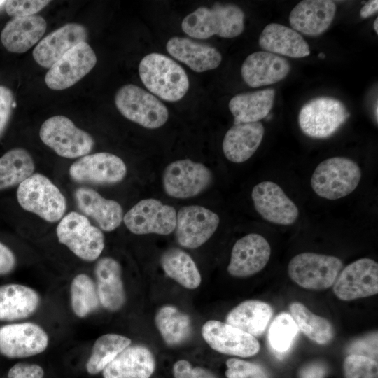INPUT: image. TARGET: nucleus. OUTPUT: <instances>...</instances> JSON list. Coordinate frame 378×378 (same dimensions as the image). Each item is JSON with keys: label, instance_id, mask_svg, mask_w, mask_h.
I'll list each match as a JSON object with an SVG mask.
<instances>
[{"label": "nucleus", "instance_id": "obj_1", "mask_svg": "<svg viewBox=\"0 0 378 378\" xmlns=\"http://www.w3.org/2000/svg\"><path fill=\"white\" fill-rule=\"evenodd\" d=\"M181 28L188 36L197 39H207L214 35L234 38L244 31V13L232 4L202 6L183 18Z\"/></svg>", "mask_w": 378, "mask_h": 378}, {"label": "nucleus", "instance_id": "obj_2", "mask_svg": "<svg viewBox=\"0 0 378 378\" xmlns=\"http://www.w3.org/2000/svg\"><path fill=\"white\" fill-rule=\"evenodd\" d=\"M139 74L145 87L164 101L177 102L189 89V79L183 67L162 54L146 55L139 63Z\"/></svg>", "mask_w": 378, "mask_h": 378}, {"label": "nucleus", "instance_id": "obj_3", "mask_svg": "<svg viewBox=\"0 0 378 378\" xmlns=\"http://www.w3.org/2000/svg\"><path fill=\"white\" fill-rule=\"evenodd\" d=\"M358 164L347 158L332 157L322 161L314 171L311 186L322 198L335 200L351 194L361 178Z\"/></svg>", "mask_w": 378, "mask_h": 378}, {"label": "nucleus", "instance_id": "obj_4", "mask_svg": "<svg viewBox=\"0 0 378 378\" xmlns=\"http://www.w3.org/2000/svg\"><path fill=\"white\" fill-rule=\"evenodd\" d=\"M17 199L26 211L52 223L60 220L66 211V199L59 189L46 176L36 173L22 182Z\"/></svg>", "mask_w": 378, "mask_h": 378}, {"label": "nucleus", "instance_id": "obj_5", "mask_svg": "<svg viewBox=\"0 0 378 378\" xmlns=\"http://www.w3.org/2000/svg\"><path fill=\"white\" fill-rule=\"evenodd\" d=\"M58 241L85 261H94L102 254L105 243L102 230L92 225L84 215L71 211L57 225Z\"/></svg>", "mask_w": 378, "mask_h": 378}, {"label": "nucleus", "instance_id": "obj_6", "mask_svg": "<svg viewBox=\"0 0 378 378\" xmlns=\"http://www.w3.org/2000/svg\"><path fill=\"white\" fill-rule=\"evenodd\" d=\"M115 104L127 119L148 129L160 127L169 117L167 108L159 99L133 84L123 85L117 91Z\"/></svg>", "mask_w": 378, "mask_h": 378}, {"label": "nucleus", "instance_id": "obj_7", "mask_svg": "<svg viewBox=\"0 0 378 378\" xmlns=\"http://www.w3.org/2000/svg\"><path fill=\"white\" fill-rule=\"evenodd\" d=\"M342 268L343 263L337 257L304 252L290 260L288 274L300 287L320 290L332 286Z\"/></svg>", "mask_w": 378, "mask_h": 378}, {"label": "nucleus", "instance_id": "obj_8", "mask_svg": "<svg viewBox=\"0 0 378 378\" xmlns=\"http://www.w3.org/2000/svg\"><path fill=\"white\" fill-rule=\"evenodd\" d=\"M39 136L58 155L66 158L88 155L94 144L89 133L77 127L71 120L62 115L52 116L44 121Z\"/></svg>", "mask_w": 378, "mask_h": 378}, {"label": "nucleus", "instance_id": "obj_9", "mask_svg": "<svg viewBox=\"0 0 378 378\" xmlns=\"http://www.w3.org/2000/svg\"><path fill=\"white\" fill-rule=\"evenodd\" d=\"M349 115L342 102L322 97L309 101L302 107L298 115V123L307 136L326 139L334 134Z\"/></svg>", "mask_w": 378, "mask_h": 378}, {"label": "nucleus", "instance_id": "obj_10", "mask_svg": "<svg viewBox=\"0 0 378 378\" xmlns=\"http://www.w3.org/2000/svg\"><path fill=\"white\" fill-rule=\"evenodd\" d=\"M212 181V172L206 166L190 159L171 162L165 167L162 175L165 192L178 199L200 195L210 186Z\"/></svg>", "mask_w": 378, "mask_h": 378}, {"label": "nucleus", "instance_id": "obj_11", "mask_svg": "<svg viewBox=\"0 0 378 378\" xmlns=\"http://www.w3.org/2000/svg\"><path fill=\"white\" fill-rule=\"evenodd\" d=\"M176 220V209L153 198L141 200L123 216L125 226L136 234H169Z\"/></svg>", "mask_w": 378, "mask_h": 378}, {"label": "nucleus", "instance_id": "obj_12", "mask_svg": "<svg viewBox=\"0 0 378 378\" xmlns=\"http://www.w3.org/2000/svg\"><path fill=\"white\" fill-rule=\"evenodd\" d=\"M49 344V336L38 324L22 322L0 327V354L8 358H24L40 354Z\"/></svg>", "mask_w": 378, "mask_h": 378}, {"label": "nucleus", "instance_id": "obj_13", "mask_svg": "<svg viewBox=\"0 0 378 378\" xmlns=\"http://www.w3.org/2000/svg\"><path fill=\"white\" fill-rule=\"evenodd\" d=\"M333 286L335 296L343 301L367 298L378 293V263L364 258L342 268Z\"/></svg>", "mask_w": 378, "mask_h": 378}, {"label": "nucleus", "instance_id": "obj_14", "mask_svg": "<svg viewBox=\"0 0 378 378\" xmlns=\"http://www.w3.org/2000/svg\"><path fill=\"white\" fill-rule=\"evenodd\" d=\"M97 56L87 42H82L66 52L48 71L45 83L51 90L69 88L86 76L95 66Z\"/></svg>", "mask_w": 378, "mask_h": 378}, {"label": "nucleus", "instance_id": "obj_15", "mask_svg": "<svg viewBox=\"0 0 378 378\" xmlns=\"http://www.w3.org/2000/svg\"><path fill=\"white\" fill-rule=\"evenodd\" d=\"M220 223L218 214L199 205L181 207L176 214L175 236L187 248H196L214 234Z\"/></svg>", "mask_w": 378, "mask_h": 378}, {"label": "nucleus", "instance_id": "obj_16", "mask_svg": "<svg viewBox=\"0 0 378 378\" xmlns=\"http://www.w3.org/2000/svg\"><path fill=\"white\" fill-rule=\"evenodd\" d=\"M126 174L124 161L106 152L85 155L69 168V175L75 181L94 184L116 183L121 181Z\"/></svg>", "mask_w": 378, "mask_h": 378}, {"label": "nucleus", "instance_id": "obj_17", "mask_svg": "<svg viewBox=\"0 0 378 378\" xmlns=\"http://www.w3.org/2000/svg\"><path fill=\"white\" fill-rule=\"evenodd\" d=\"M251 197L256 211L270 223L290 225L298 218L296 204L274 182L265 181L256 184L253 188Z\"/></svg>", "mask_w": 378, "mask_h": 378}, {"label": "nucleus", "instance_id": "obj_18", "mask_svg": "<svg viewBox=\"0 0 378 378\" xmlns=\"http://www.w3.org/2000/svg\"><path fill=\"white\" fill-rule=\"evenodd\" d=\"M202 337L215 351L221 354L250 357L260 350V344L253 336L216 320H209L202 328Z\"/></svg>", "mask_w": 378, "mask_h": 378}, {"label": "nucleus", "instance_id": "obj_19", "mask_svg": "<svg viewBox=\"0 0 378 378\" xmlns=\"http://www.w3.org/2000/svg\"><path fill=\"white\" fill-rule=\"evenodd\" d=\"M270 255V245L264 237L248 234L234 244L227 272L235 277L252 276L266 266Z\"/></svg>", "mask_w": 378, "mask_h": 378}, {"label": "nucleus", "instance_id": "obj_20", "mask_svg": "<svg viewBox=\"0 0 378 378\" xmlns=\"http://www.w3.org/2000/svg\"><path fill=\"white\" fill-rule=\"evenodd\" d=\"M88 38L86 28L78 23H68L42 38L32 55L41 66L50 69L66 52Z\"/></svg>", "mask_w": 378, "mask_h": 378}, {"label": "nucleus", "instance_id": "obj_21", "mask_svg": "<svg viewBox=\"0 0 378 378\" xmlns=\"http://www.w3.org/2000/svg\"><path fill=\"white\" fill-rule=\"evenodd\" d=\"M290 71V65L286 59L266 51L255 52L249 55L241 69L243 80L252 88L281 81Z\"/></svg>", "mask_w": 378, "mask_h": 378}, {"label": "nucleus", "instance_id": "obj_22", "mask_svg": "<svg viewBox=\"0 0 378 378\" xmlns=\"http://www.w3.org/2000/svg\"><path fill=\"white\" fill-rule=\"evenodd\" d=\"M336 5L329 0H304L298 3L289 15L292 29L307 36L323 33L330 25Z\"/></svg>", "mask_w": 378, "mask_h": 378}, {"label": "nucleus", "instance_id": "obj_23", "mask_svg": "<svg viewBox=\"0 0 378 378\" xmlns=\"http://www.w3.org/2000/svg\"><path fill=\"white\" fill-rule=\"evenodd\" d=\"M166 48L174 58L198 73L214 69L222 61L221 54L216 48L188 38L172 37Z\"/></svg>", "mask_w": 378, "mask_h": 378}, {"label": "nucleus", "instance_id": "obj_24", "mask_svg": "<svg viewBox=\"0 0 378 378\" xmlns=\"http://www.w3.org/2000/svg\"><path fill=\"white\" fill-rule=\"evenodd\" d=\"M94 276L100 304L108 311L119 310L125 302L119 262L110 257L101 258L95 265Z\"/></svg>", "mask_w": 378, "mask_h": 378}, {"label": "nucleus", "instance_id": "obj_25", "mask_svg": "<svg viewBox=\"0 0 378 378\" xmlns=\"http://www.w3.org/2000/svg\"><path fill=\"white\" fill-rule=\"evenodd\" d=\"M46 28V21L40 15L13 18L2 29L1 41L9 52L23 53L41 40Z\"/></svg>", "mask_w": 378, "mask_h": 378}, {"label": "nucleus", "instance_id": "obj_26", "mask_svg": "<svg viewBox=\"0 0 378 378\" xmlns=\"http://www.w3.org/2000/svg\"><path fill=\"white\" fill-rule=\"evenodd\" d=\"M264 132L260 122L234 124L223 138L222 147L225 158L234 163L246 161L260 146Z\"/></svg>", "mask_w": 378, "mask_h": 378}, {"label": "nucleus", "instance_id": "obj_27", "mask_svg": "<svg viewBox=\"0 0 378 378\" xmlns=\"http://www.w3.org/2000/svg\"><path fill=\"white\" fill-rule=\"evenodd\" d=\"M79 209L92 218L102 230L107 232L116 229L123 220V211L116 201L103 197L89 188H79L75 192Z\"/></svg>", "mask_w": 378, "mask_h": 378}, {"label": "nucleus", "instance_id": "obj_28", "mask_svg": "<svg viewBox=\"0 0 378 378\" xmlns=\"http://www.w3.org/2000/svg\"><path fill=\"white\" fill-rule=\"evenodd\" d=\"M155 367L148 349L141 345L125 348L102 371L104 378H150Z\"/></svg>", "mask_w": 378, "mask_h": 378}, {"label": "nucleus", "instance_id": "obj_29", "mask_svg": "<svg viewBox=\"0 0 378 378\" xmlns=\"http://www.w3.org/2000/svg\"><path fill=\"white\" fill-rule=\"evenodd\" d=\"M41 297L34 288L18 284L0 286V321L27 318L38 309Z\"/></svg>", "mask_w": 378, "mask_h": 378}, {"label": "nucleus", "instance_id": "obj_30", "mask_svg": "<svg viewBox=\"0 0 378 378\" xmlns=\"http://www.w3.org/2000/svg\"><path fill=\"white\" fill-rule=\"evenodd\" d=\"M258 43L266 52L292 58L309 55L308 43L298 31L277 23L267 24L261 32Z\"/></svg>", "mask_w": 378, "mask_h": 378}, {"label": "nucleus", "instance_id": "obj_31", "mask_svg": "<svg viewBox=\"0 0 378 378\" xmlns=\"http://www.w3.org/2000/svg\"><path fill=\"white\" fill-rule=\"evenodd\" d=\"M275 91L269 88L240 93L229 102V109L234 116V124L255 122L267 117L274 104Z\"/></svg>", "mask_w": 378, "mask_h": 378}, {"label": "nucleus", "instance_id": "obj_32", "mask_svg": "<svg viewBox=\"0 0 378 378\" xmlns=\"http://www.w3.org/2000/svg\"><path fill=\"white\" fill-rule=\"evenodd\" d=\"M273 314L272 307L256 300H246L233 308L226 317V323L254 337L265 330Z\"/></svg>", "mask_w": 378, "mask_h": 378}, {"label": "nucleus", "instance_id": "obj_33", "mask_svg": "<svg viewBox=\"0 0 378 378\" xmlns=\"http://www.w3.org/2000/svg\"><path fill=\"white\" fill-rule=\"evenodd\" d=\"M160 262L166 274L182 286L195 289L200 285V273L186 252L176 248H169L163 253Z\"/></svg>", "mask_w": 378, "mask_h": 378}, {"label": "nucleus", "instance_id": "obj_34", "mask_svg": "<svg viewBox=\"0 0 378 378\" xmlns=\"http://www.w3.org/2000/svg\"><path fill=\"white\" fill-rule=\"evenodd\" d=\"M35 169L30 153L22 148H13L0 158V190L20 185Z\"/></svg>", "mask_w": 378, "mask_h": 378}, {"label": "nucleus", "instance_id": "obj_35", "mask_svg": "<svg viewBox=\"0 0 378 378\" xmlns=\"http://www.w3.org/2000/svg\"><path fill=\"white\" fill-rule=\"evenodd\" d=\"M131 342L130 338L114 333L98 337L85 365L88 373L95 375L102 372Z\"/></svg>", "mask_w": 378, "mask_h": 378}, {"label": "nucleus", "instance_id": "obj_36", "mask_svg": "<svg viewBox=\"0 0 378 378\" xmlns=\"http://www.w3.org/2000/svg\"><path fill=\"white\" fill-rule=\"evenodd\" d=\"M289 309L298 330L311 340L318 344H326L332 340L333 328L326 318L314 314L299 302H292Z\"/></svg>", "mask_w": 378, "mask_h": 378}, {"label": "nucleus", "instance_id": "obj_37", "mask_svg": "<svg viewBox=\"0 0 378 378\" xmlns=\"http://www.w3.org/2000/svg\"><path fill=\"white\" fill-rule=\"evenodd\" d=\"M155 321L163 340L169 345L180 344L190 335L189 316L174 306L166 305L160 308L155 315Z\"/></svg>", "mask_w": 378, "mask_h": 378}, {"label": "nucleus", "instance_id": "obj_38", "mask_svg": "<svg viewBox=\"0 0 378 378\" xmlns=\"http://www.w3.org/2000/svg\"><path fill=\"white\" fill-rule=\"evenodd\" d=\"M70 299L74 314L80 318L95 312L100 304L95 282L85 273L78 274L73 279Z\"/></svg>", "mask_w": 378, "mask_h": 378}, {"label": "nucleus", "instance_id": "obj_39", "mask_svg": "<svg viewBox=\"0 0 378 378\" xmlns=\"http://www.w3.org/2000/svg\"><path fill=\"white\" fill-rule=\"evenodd\" d=\"M298 328L290 316L283 312L271 323L268 331V342L272 351L279 357L290 348L298 334Z\"/></svg>", "mask_w": 378, "mask_h": 378}, {"label": "nucleus", "instance_id": "obj_40", "mask_svg": "<svg viewBox=\"0 0 378 378\" xmlns=\"http://www.w3.org/2000/svg\"><path fill=\"white\" fill-rule=\"evenodd\" d=\"M344 378H378L377 361L369 357L351 354L343 363Z\"/></svg>", "mask_w": 378, "mask_h": 378}, {"label": "nucleus", "instance_id": "obj_41", "mask_svg": "<svg viewBox=\"0 0 378 378\" xmlns=\"http://www.w3.org/2000/svg\"><path fill=\"white\" fill-rule=\"evenodd\" d=\"M227 378H270L260 365L237 358L226 361Z\"/></svg>", "mask_w": 378, "mask_h": 378}, {"label": "nucleus", "instance_id": "obj_42", "mask_svg": "<svg viewBox=\"0 0 378 378\" xmlns=\"http://www.w3.org/2000/svg\"><path fill=\"white\" fill-rule=\"evenodd\" d=\"M50 1L42 0H10L6 1L5 10L13 18L34 15L41 10Z\"/></svg>", "mask_w": 378, "mask_h": 378}, {"label": "nucleus", "instance_id": "obj_43", "mask_svg": "<svg viewBox=\"0 0 378 378\" xmlns=\"http://www.w3.org/2000/svg\"><path fill=\"white\" fill-rule=\"evenodd\" d=\"M349 355L356 354L377 358V332H374L352 342L347 349Z\"/></svg>", "mask_w": 378, "mask_h": 378}, {"label": "nucleus", "instance_id": "obj_44", "mask_svg": "<svg viewBox=\"0 0 378 378\" xmlns=\"http://www.w3.org/2000/svg\"><path fill=\"white\" fill-rule=\"evenodd\" d=\"M174 378H216L209 370L200 367L192 368L185 360L175 363L173 367Z\"/></svg>", "mask_w": 378, "mask_h": 378}, {"label": "nucleus", "instance_id": "obj_45", "mask_svg": "<svg viewBox=\"0 0 378 378\" xmlns=\"http://www.w3.org/2000/svg\"><path fill=\"white\" fill-rule=\"evenodd\" d=\"M13 98V94L9 88L0 85V136L11 115Z\"/></svg>", "mask_w": 378, "mask_h": 378}, {"label": "nucleus", "instance_id": "obj_46", "mask_svg": "<svg viewBox=\"0 0 378 378\" xmlns=\"http://www.w3.org/2000/svg\"><path fill=\"white\" fill-rule=\"evenodd\" d=\"M44 370L37 364L18 363L8 372V378H43Z\"/></svg>", "mask_w": 378, "mask_h": 378}, {"label": "nucleus", "instance_id": "obj_47", "mask_svg": "<svg viewBox=\"0 0 378 378\" xmlns=\"http://www.w3.org/2000/svg\"><path fill=\"white\" fill-rule=\"evenodd\" d=\"M16 264L17 260L13 252L0 241V276L12 272Z\"/></svg>", "mask_w": 378, "mask_h": 378}, {"label": "nucleus", "instance_id": "obj_48", "mask_svg": "<svg viewBox=\"0 0 378 378\" xmlns=\"http://www.w3.org/2000/svg\"><path fill=\"white\" fill-rule=\"evenodd\" d=\"M327 368L323 363L314 362L304 365L299 371V378H324Z\"/></svg>", "mask_w": 378, "mask_h": 378}, {"label": "nucleus", "instance_id": "obj_49", "mask_svg": "<svg viewBox=\"0 0 378 378\" xmlns=\"http://www.w3.org/2000/svg\"><path fill=\"white\" fill-rule=\"evenodd\" d=\"M378 10V1L372 0L367 2L360 9V15L363 18H368Z\"/></svg>", "mask_w": 378, "mask_h": 378}, {"label": "nucleus", "instance_id": "obj_50", "mask_svg": "<svg viewBox=\"0 0 378 378\" xmlns=\"http://www.w3.org/2000/svg\"><path fill=\"white\" fill-rule=\"evenodd\" d=\"M373 28L376 34H378V18H377L374 21Z\"/></svg>", "mask_w": 378, "mask_h": 378}, {"label": "nucleus", "instance_id": "obj_51", "mask_svg": "<svg viewBox=\"0 0 378 378\" xmlns=\"http://www.w3.org/2000/svg\"><path fill=\"white\" fill-rule=\"evenodd\" d=\"M377 102H376V104L374 106V117L376 118V121L377 122V120H378V113H377Z\"/></svg>", "mask_w": 378, "mask_h": 378}, {"label": "nucleus", "instance_id": "obj_52", "mask_svg": "<svg viewBox=\"0 0 378 378\" xmlns=\"http://www.w3.org/2000/svg\"><path fill=\"white\" fill-rule=\"evenodd\" d=\"M6 2V1H0V10H1L4 6L5 7Z\"/></svg>", "mask_w": 378, "mask_h": 378}, {"label": "nucleus", "instance_id": "obj_53", "mask_svg": "<svg viewBox=\"0 0 378 378\" xmlns=\"http://www.w3.org/2000/svg\"><path fill=\"white\" fill-rule=\"evenodd\" d=\"M318 57L323 59V58H325L326 55L324 53L321 52V53H319Z\"/></svg>", "mask_w": 378, "mask_h": 378}]
</instances>
